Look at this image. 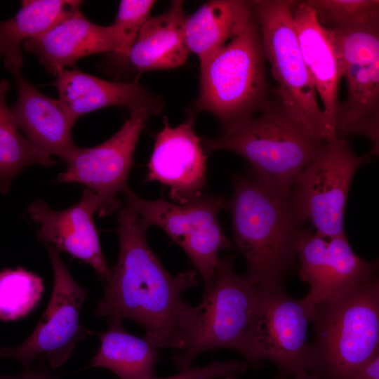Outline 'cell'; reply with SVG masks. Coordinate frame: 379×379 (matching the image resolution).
I'll list each match as a JSON object with an SVG mask.
<instances>
[{"instance_id":"obj_1","label":"cell","mask_w":379,"mask_h":379,"mask_svg":"<svg viewBox=\"0 0 379 379\" xmlns=\"http://www.w3.org/2000/svg\"><path fill=\"white\" fill-rule=\"evenodd\" d=\"M117 222L119 258L95 315L108 321L137 322L157 348L189 351L204 325L203 305L193 307L182 299L185 291L197 284L196 270L170 274L147 244L149 227L128 206L119 209Z\"/></svg>"},{"instance_id":"obj_2","label":"cell","mask_w":379,"mask_h":379,"mask_svg":"<svg viewBox=\"0 0 379 379\" xmlns=\"http://www.w3.org/2000/svg\"><path fill=\"white\" fill-rule=\"evenodd\" d=\"M234 246L255 285L281 284L298 254L300 225L291 197L270 189L252 174L233 178L230 200Z\"/></svg>"},{"instance_id":"obj_3","label":"cell","mask_w":379,"mask_h":379,"mask_svg":"<svg viewBox=\"0 0 379 379\" xmlns=\"http://www.w3.org/2000/svg\"><path fill=\"white\" fill-rule=\"evenodd\" d=\"M324 142L307 133L279 100H270L258 117L239 121L218 138L201 142L205 152L224 149L243 157L258 180L286 197H291L297 178Z\"/></svg>"},{"instance_id":"obj_4","label":"cell","mask_w":379,"mask_h":379,"mask_svg":"<svg viewBox=\"0 0 379 379\" xmlns=\"http://www.w3.org/2000/svg\"><path fill=\"white\" fill-rule=\"evenodd\" d=\"M312 373L351 379L379 352V281L375 275L345 295L314 308Z\"/></svg>"},{"instance_id":"obj_5","label":"cell","mask_w":379,"mask_h":379,"mask_svg":"<svg viewBox=\"0 0 379 379\" xmlns=\"http://www.w3.org/2000/svg\"><path fill=\"white\" fill-rule=\"evenodd\" d=\"M265 60L255 14L239 34L200 65L199 93L190 111L211 113L223 129L253 117L269 100Z\"/></svg>"},{"instance_id":"obj_6","label":"cell","mask_w":379,"mask_h":379,"mask_svg":"<svg viewBox=\"0 0 379 379\" xmlns=\"http://www.w3.org/2000/svg\"><path fill=\"white\" fill-rule=\"evenodd\" d=\"M291 0H255L251 4L259 24L266 60L276 80L279 101L307 133L324 142L337 138L317 101V93L304 62L295 32Z\"/></svg>"},{"instance_id":"obj_7","label":"cell","mask_w":379,"mask_h":379,"mask_svg":"<svg viewBox=\"0 0 379 379\" xmlns=\"http://www.w3.org/2000/svg\"><path fill=\"white\" fill-rule=\"evenodd\" d=\"M126 206L149 226L162 229L187 253L200 274L204 293L213 284L218 253L232 248L224 234L218 215L225 206L222 196L204 194L184 204L166 200L163 196L148 200L138 196L128 186L123 191Z\"/></svg>"},{"instance_id":"obj_8","label":"cell","mask_w":379,"mask_h":379,"mask_svg":"<svg viewBox=\"0 0 379 379\" xmlns=\"http://www.w3.org/2000/svg\"><path fill=\"white\" fill-rule=\"evenodd\" d=\"M258 286V298L239 352L253 364L270 360L283 375L309 372L312 315L302 299H295L281 284Z\"/></svg>"},{"instance_id":"obj_9","label":"cell","mask_w":379,"mask_h":379,"mask_svg":"<svg viewBox=\"0 0 379 379\" xmlns=\"http://www.w3.org/2000/svg\"><path fill=\"white\" fill-rule=\"evenodd\" d=\"M369 159L356 154L345 139L325 142L293 188L291 201L300 223L310 222L324 237L345 235L350 187L357 169Z\"/></svg>"},{"instance_id":"obj_10","label":"cell","mask_w":379,"mask_h":379,"mask_svg":"<svg viewBox=\"0 0 379 379\" xmlns=\"http://www.w3.org/2000/svg\"><path fill=\"white\" fill-rule=\"evenodd\" d=\"M51 260L54 286L48 305L32 334L13 347H0V359H12L24 370L38 359L52 370L67 361L77 344L90 331L79 322V314L88 291L72 277L60 252L46 245Z\"/></svg>"},{"instance_id":"obj_11","label":"cell","mask_w":379,"mask_h":379,"mask_svg":"<svg viewBox=\"0 0 379 379\" xmlns=\"http://www.w3.org/2000/svg\"><path fill=\"white\" fill-rule=\"evenodd\" d=\"M234 255L219 258L213 284L204 295V325L200 338L189 351L173 359L180 371L190 368L205 351L228 348L240 351L253 317L258 298V286L234 268Z\"/></svg>"},{"instance_id":"obj_12","label":"cell","mask_w":379,"mask_h":379,"mask_svg":"<svg viewBox=\"0 0 379 379\" xmlns=\"http://www.w3.org/2000/svg\"><path fill=\"white\" fill-rule=\"evenodd\" d=\"M151 115L145 109L131 112L121 128L107 141L88 148L77 146L63 159L67 169L55 181L81 183L93 190L99 199L100 217L119 211L121 205L118 196L128 187L135 147Z\"/></svg>"},{"instance_id":"obj_13","label":"cell","mask_w":379,"mask_h":379,"mask_svg":"<svg viewBox=\"0 0 379 379\" xmlns=\"http://www.w3.org/2000/svg\"><path fill=\"white\" fill-rule=\"evenodd\" d=\"M299 276L309 284L302 301L312 315L317 306L335 300L375 275L377 261H367L352 249L346 235L324 237L301 230L297 243Z\"/></svg>"},{"instance_id":"obj_14","label":"cell","mask_w":379,"mask_h":379,"mask_svg":"<svg viewBox=\"0 0 379 379\" xmlns=\"http://www.w3.org/2000/svg\"><path fill=\"white\" fill-rule=\"evenodd\" d=\"M194 122L192 111L175 127L165 118L147 165L146 181L168 187L171 199L180 204L200 199L206 185L207 156L194 131Z\"/></svg>"},{"instance_id":"obj_15","label":"cell","mask_w":379,"mask_h":379,"mask_svg":"<svg viewBox=\"0 0 379 379\" xmlns=\"http://www.w3.org/2000/svg\"><path fill=\"white\" fill-rule=\"evenodd\" d=\"M98 208V196L85 187L81 199L67 209L53 210L38 199L28 206V213L30 218L39 225V241L88 264L107 283L112 269L102 253L93 220Z\"/></svg>"},{"instance_id":"obj_16","label":"cell","mask_w":379,"mask_h":379,"mask_svg":"<svg viewBox=\"0 0 379 379\" xmlns=\"http://www.w3.org/2000/svg\"><path fill=\"white\" fill-rule=\"evenodd\" d=\"M342 78L346 80L347 96L338 105L335 118L338 139L350 135L369 138L371 153L379 145V51L347 53L338 58Z\"/></svg>"},{"instance_id":"obj_17","label":"cell","mask_w":379,"mask_h":379,"mask_svg":"<svg viewBox=\"0 0 379 379\" xmlns=\"http://www.w3.org/2000/svg\"><path fill=\"white\" fill-rule=\"evenodd\" d=\"M55 77L53 85L58 100L72 126L81 116L103 107H124L129 112L145 109L156 115L164 105L163 99L152 93L138 77L129 83L112 81L76 67L63 69Z\"/></svg>"},{"instance_id":"obj_18","label":"cell","mask_w":379,"mask_h":379,"mask_svg":"<svg viewBox=\"0 0 379 379\" xmlns=\"http://www.w3.org/2000/svg\"><path fill=\"white\" fill-rule=\"evenodd\" d=\"M23 46L37 56L48 72L56 76L86 56L114 53L117 40L112 25L91 22L79 8L43 34L26 41Z\"/></svg>"},{"instance_id":"obj_19","label":"cell","mask_w":379,"mask_h":379,"mask_svg":"<svg viewBox=\"0 0 379 379\" xmlns=\"http://www.w3.org/2000/svg\"><path fill=\"white\" fill-rule=\"evenodd\" d=\"M13 75L18 100L9 108L15 125L38 149L63 160L77 145L71 134L73 126L58 99L41 93L20 71Z\"/></svg>"},{"instance_id":"obj_20","label":"cell","mask_w":379,"mask_h":379,"mask_svg":"<svg viewBox=\"0 0 379 379\" xmlns=\"http://www.w3.org/2000/svg\"><path fill=\"white\" fill-rule=\"evenodd\" d=\"M292 13L304 62L321 98L327 123L335 133L338 88L342 79L336 51L327 31L319 24L314 11L305 1H293Z\"/></svg>"},{"instance_id":"obj_21","label":"cell","mask_w":379,"mask_h":379,"mask_svg":"<svg viewBox=\"0 0 379 379\" xmlns=\"http://www.w3.org/2000/svg\"><path fill=\"white\" fill-rule=\"evenodd\" d=\"M183 5L182 1H173L166 12L147 20L126 58L133 69H168L186 62L190 52L185 39Z\"/></svg>"},{"instance_id":"obj_22","label":"cell","mask_w":379,"mask_h":379,"mask_svg":"<svg viewBox=\"0 0 379 379\" xmlns=\"http://www.w3.org/2000/svg\"><path fill=\"white\" fill-rule=\"evenodd\" d=\"M255 13L251 1L213 0L187 15L185 42L190 53L204 63L214 52L239 34Z\"/></svg>"},{"instance_id":"obj_23","label":"cell","mask_w":379,"mask_h":379,"mask_svg":"<svg viewBox=\"0 0 379 379\" xmlns=\"http://www.w3.org/2000/svg\"><path fill=\"white\" fill-rule=\"evenodd\" d=\"M82 1L75 0H28L12 18L0 22V58L13 74L23 66L21 44L43 34L73 11Z\"/></svg>"},{"instance_id":"obj_24","label":"cell","mask_w":379,"mask_h":379,"mask_svg":"<svg viewBox=\"0 0 379 379\" xmlns=\"http://www.w3.org/2000/svg\"><path fill=\"white\" fill-rule=\"evenodd\" d=\"M105 332L90 331L97 335L100 347L92 358L90 366L104 367L114 372L120 379H151L158 359V352L147 339L126 332L121 320L109 321Z\"/></svg>"},{"instance_id":"obj_25","label":"cell","mask_w":379,"mask_h":379,"mask_svg":"<svg viewBox=\"0 0 379 379\" xmlns=\"http://www.w3.org/2000/svg\"><path fill=\"white\" fill-rule=\"evenodd\" d=\"M9 82L0 80V192L6 194L16 177L25 168L34 164L52 166L51 156L35 147L22 135L15 125L6 102Z\"/></svg>"},{"instance_id":"obj_26","label":"cell","mask_w":379,"mask_h":379,"mask_svg":"<svg viewBox=\"0 0 379 379\" xmlns=\"http://www.w3.org/2000/svg\"><path fill=\"white\" fill-rule=\"evenodd\" d=\"M44 291L43 279L18 267L0 272V320L11 321L29 314Z\"/></svg>"},{"instance_id":"obj_27","label":"cell","mask_w":379,"mask_h":379,"mask_svg":"<svg viewBox=\"0 0 379 379\" xmlns=\"http://www.w3.org/2000/svg\"><path fill=\"white\" fill-rule=\"evenodd\" d=\"M326 30L379 24L378 0H307Z\"/></svg>"},{"instance_id":"obj_28","label":"cell","mask_w":379,"mask_h":379,"mask_svg":"<svg viewBox=\"0 0 379 379\" xmlns=\"http://www.w3.org/2000/svg\"><path fill=\"white\" fill-rule=\"evenodd\" d=\"M155 1L122 0L120 1L116 19L112 25L116 35L117 47L114 53L123 59L128 55L136 41L150 13Z\"/></svg>"},{"instance_id":"obj_29","label":"cell","mask_w":379,"mask_h":379,"mask_svg":"<svg viewBox=\"0 0 379 379\" xmlns=\"http://www.w3.org/2000/svg\"><path fill=\"white\" fill-rule=\"evenodd\" d=\"M245 363L237 361H215L207 366L189 368L177 374L151 379H215L235 375L246 369Z\"/></svg>"},{"instance_id":"obj_30","label":"cell","mask_w":379,"mask_h":379,"mask_svg":"<svg viewBox=\"0 0 379 379\" xmlns=\"http://www.w3.org/2000/svg\"><path fill=\"white\" fill-rule=\"evenodd\" d=\"M58 378L56 374L47 368L43 360H39L37 366L33 368L24 370L20 375L15 376L0 375V379H58Z\"/></svg>"},{"instance_id":"obj_31","label":"cell","mask_w":379,"mask_h":379,"mask_svg":"<svg viewBox=\"0 0 379 379\" xmlns=\"http://www.w3.org/2000/svg\"><path fill=\"white\" fill-rule=\"evenodd\" d=\"M351 379H379V352L363 365Z\"/></svg>"},{"instance_id":"obj_32","label":"cell","mask_w":379,"mask_h":379,"mask_svg":"<svg viewBox=\"0 0 379 379\" xmlns=\"http://www.w3.org/2000/svg\"><path fill=\"white\" fill-rule=\"evenodd\" d=\"M275 379H325L321 376H319L314 373H309V372H304L302 373L292 375V377H288L286 375L277 376Z\"/></svg>"}]
</instances>
